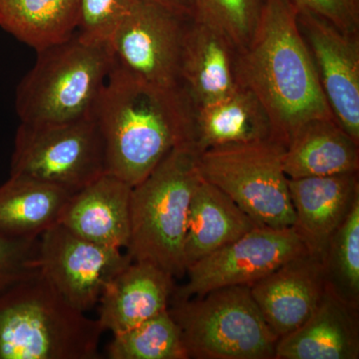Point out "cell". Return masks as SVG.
<instances>
[{"instance_id": "cell-18", "label": "cell", "mask_w": 359, "mask_h": 359, "mask_svg": "<svg viewBox=\"0 0 359 359\" xmlns=\"http://www.w3.org/2000/svg\"><path fill=\"white\" fill-rule=\"evenodd\" d=\"M236 55L237 50L223 34L188 21L180 76L194 107L216 102L237 88Z\"/></svg>"}, {"instance_id": "cell-25", "label": "cell", "mask_w": 359, "mask_h": 359, "mask_svg": "<svg viewBox=\"0 0 359 359\" xmlns=\"http://www.w3.org/2000/svg\"><path fill=\"white\" fill-rule=\"evenodd\" d=\"M321 263L328 289L359 308V200L330 237Z\"/></svg>"}, {"instance_id": "cell-23", "label": "cell", "mask_w": 359, "mask_h": 359, "mask_svg": "<svg viewBox=\"0 0 359 359\" xmlns=\"http://www.w3.org/2000/svg\"><path fill=\"white\" fill-rule=\"evenodd\" d=\"M79 0H0V28L41 50L76 32Z\"/></svg>"}, {"instance_id": "cell-16", "label": "cell", "mask_w": 359, "mask_h": 359, "mask_svg": "<svg viewBox=\"0 0 359 359\" xmlns=\"http://www.w3.org/2000/svg\"><path fill=\"white\" fill-rule=\"evenodd\" d=\"M131 191L128 184L105 173L70 196L59 224L90 242L126 250Z\"/></svg>"}, {"instance_id": "cell-24", "label": "cell", "mask_w": 359, "mask_h": 359, "mask_svg": "<svg viewBox=\"0 0 359 359\" xmlns=\"http://www.w3.org/2000/svg\"><path fill=\"white\" fill-rule=\"evenodd\" d=\"M106 354L110 359H189L169 309L127 332L113 334Z\"/></svg>"}, {"instance_id": "cell-17", "label": "cell", "mask_w": 359, "mask_h": 359, "mask_svg": "<svg viewBox=\"0 0 359 359\" xmlns=\"http://www.w3.org/2000/svg\"><path fill=\"white\" fill-rule=\"evenodd\" d=\"M358 309L327 287L311 318L278 339L275 359H358Z\"/></svg>"}, {"instance_id": "cell-12", "label": "cell", "mask_w": 359, "mask_h": 359, "mask_svg": "<svg viewBox=\"0 0 359 359\" xmlns=\"http://www.w3.org/2000/svg\"><path fill=\"white\" fill-rule=\"evenodd\" d=\"M299 27L335 121L359 143V33L299 11Z\"/></svg>"}, {"instance_id": "cell-2", "label": "cell", "mask_w": 359, "mask_h": 359, "mask_svg": "<svg viewBox=\"0 0 359 359\" xmlns=\"http://www.w3.org/2000/svg\"><path fill=\"white\" fill-rule=\"evenodd\" d=\"M235 69L238 84L263 104L273 138L285 146L306 122L334 118L292 0H264L252 37L237 52Z\"/></svg>"}, {"instance_id": "cell-8", "label": "cell", "mask_w": 359, "mask_h": 359, "mask_svg": "<svg viewBox=\"0 0 359 359\" xmlns=\"http://www.w3.org/2000/svg\"><path fill=\"white\" fill-rule=\"evenodd\" d=\"M106 173L102 135L91 114L56 124L20 123L9 176L56 187L70 195Z\"/></svg>"}, {"instance_id": "cell-9", "label": "cell", "mask_w": 359, "mask_h": 359, "mask_svg": "<svg viewBox=\"0 0 359 359\" xmlns=\"http://www.w3.org/2000/svg\"><path fill=\"white\" fill-rule=\"evenodd\" d=\"M306 252L308 248L294 226H256L189 266L188 282L176 287L172 297L187 299L221 287L252 285Z\"/></svg>"}, {"instance_id": "cell-14", "label": "cell", "mask_w": 359, "mask_h": 359, "mask_svg": "<svg viewBox=\"0 0 359 359\" xmlns=\"http://www.w3.org/2000/svg\"><path fill=\"white\" fill-rule=\"evenodd\" d=\"M297 230L311 254L323 256L328 241L359 200L358 173L289 179Z\"/></svg>"}, {"instance_id": "cell-5", "label": "cell", "mask_w": 359, "mask_h": 359, "mask_svg": "<svg viewBox=\"0 0 359 359\" xmlns=\"http://www.w3.org/2000/svg\"><path fill=\"white\" fill-rule=\"evenodd\" d=\"M36 53L15 90L20 123L56 124L91 114L114 62L109 46L87 43L75 32Z\"/></svg>"}, {"instance_id": "cell-1", "label": "cell", "mask_w": 359, "mask_h": 359, "mask_svg": "<svg viewBox=\"0 0 359 359\" xmlns=\"http://www.w3.org/2000/svg\"><path fill=\"white\" fill-rule=\"evenodd\" d=\"M93 115L102 135L106 173L131 187L173 149L194 146L195 107L183 86L151 83L115 62Z\"/></svg>"}, {"instance_id": "cell-27", "label": "cell", "mask_w": 359, "mask_h": 359, "mask_svg": "<svg viewBox=\"0 0 359 359\" xmlns=\"http://www.w3.org/2000/svg\"><path fill=\"white\" fill-rule=\"evenodd\" d=\"M140 0H79L76 34L90 44L107 45Z\"/></svg>"}, {"instance_id": "cell-26", "label": "cell", "mask_w": 359, "mask_h": 359, "mask_svg": "<svg viewBox=\"0 0 359 359\" xmlns=\"http://www.w3.org/2000/svg\"><path fill=\"white\" fill-rule=\"evenodd\" d=\"M190 20L223 34L236 50L248 44L264 0H188Z\"/></svg>"}, {"instance_id": "cell-28", "label": "cell", "mask_w": 359, "mask_h": 359, "mask_svg": "<svg viewBox=\"0 0 359 359\" xmlns=\"http://www.w3.org/2000/svg\"><path fill=\"white\" fill-rule=\"evenodd\" d=\"M39 238L0 233V295L39 273Z\"/></svg>"}, {"instance_id": "cell-20", "label": "cell", "mask_w": 359, "mask_h": 359, "mask_svg": "<svg viewBox=\"0 0 359 359\" xmlns=\"http://www.w3.org/2000/svg\"><path fill=\"white\" fill-rule=\"evenodd\" d=\"M283 170L289 179L358 173L359 143L334 118L311 120L285 146Z\"/></svg>"}, {"instance_id": "cell-3", "label": "cell", "mask_w": 359, "mask_h": 359, "mask_svg": "<svg viewBox=\"0 0 359 359\" xmlns=\"http://www.w3.org/2000/svg\"><path fill=\"white\" fill-rule=\"evenodd\" d=\"M103 332L40 271L0 295V359H98Z\"/></svg>"}, {"instance_id": "cell-6", "label": "cell", "mask_w": 359, "mask_h": 359, "mask_svg": "<svg viewBox=\"0 0 359 359\" xmlns=\"http://www.w3.org/2000/svg\"><path fill=\"white\" fill-rule=\"evenodd\" d=\"M169 313L181 330L189 359H275L278 339L250 285L174 299Z\"/></svg>"}, {"instance_id": "cell-7", "label": "cell", "mask_w": 359, "mask_h": 359, "mask_svg": "<svg viewBox=\"0 0 359 359\" xmlns=\"http://www.w3.org/2000/svg\"><path fill=\"white\" fill-rule=\"evenodd\" d=\"M285 152V146L273 138L219 146L199 153L198 172L259 226L290 228L295 217Z\"/></svg>"}, {"instance_id": "cell-15", "label": "cell", "mask_w": 359, "mask_h": 359, "mask_svg": "<svg viewBox=\"0 0 359 359\" xmlns=\"http://www.w3.org/2000/svg\"><path fill=\"white\" fill-rule=\"evenodd\" d=\"M175 289L173 276L164 269L133 261L104 290L97 320L104 332L122 334L167 311Z\"/></svg>"}, {"instance_id": "cell-13", "label": "cell", "mask_w": 359, "mask_h": 359, "mask_svg": "<svg viewBox=\"0 0 359 359\" xmlns=\"http://www.w3.org/2000/svg\"><path fill=\"white\" fill-rule=\"evenodd\" d=\"M327 289L321 257L306 252L250 285V294L278 339L311 318Z\"/></svg>"}, {"instance_id": "cell-11", "label": "cell", "mask_w": 359, "mask_h": 359, "mask_svg": "<svg viewBox=\"0 0 359 359\" xmlns=\"http://www.w3.org/2000/svg\"><path fill=\"white\" fill-rule=\"evenodd\" d=\"M189 20L154 1L140 0L110 40L114 62L151 83L182 86V52Z\"/></svg>"}, {"instance_id": "cell-30", "label": "cell", "mask_w": 359, "mask_h": 359, "mask_svg": "<svg viewBox=\"0 0 359 359\" xmlns=\"http://www.w3.org/2000/svg\"><path fill=\"white\" fill-rule=\"evenodd\" d=\"M165 8L169 9L172 13L178 14L186 20H190V7L188 0H151Z\"/></svg>"}, {"instance_id": "cell-22", "label": "cell", "mask_w": 359, "mask_h": 359, "mask_svg": "<svg viewBox=\"0 0 359 359\" xmlns=\"http://www.w3.org/2000/svg\"><path fill=\"white\" fill-rule=\"evenodd\" d=\"M70 194L56 187L20 176L0 185V233L39 238L59 224Z\"/></svg>"}, {"instance_id": "cell-4", "label": "cell", "mask_w": 359, "mask_h": 359, "mask_svg": "<svg viewBox=\"0 0 359 359\" xmlns=\"http://www.w3.org/2000/svg\"><path fill=\"white\" fill-rule=\"evenodd\" d=\"M198 155L193 145L175 148L132 187L125 250L133 261L154 264L174 278L186 276L184 243L191 199L201 178Z\"/></svg>"}, {"instance_id": "cell-21", "label": "cell", "mask_w": 359, "mask_h": 359, "mask_svg": "<svg viewBox=\"0 0 359 359\" xmlns=\"http://www.w3.org/2000/svg\"><path fill=\"white\" fill-rule=\"evenodd\" d=\"M271 138L273 127L263 104L241 85L216 102L195 108L194 147L198 153Z\"/></svg>"}, {"instance_id": "cell-29", "label": "cell", "mask_w": 359, "mask_h": 359, "mask_svg": "<svg viewBox=\"0 0 359 359\" xmlns=\"http://www.w3.org/2000/svg\"><path fill=\"white\" fill-rule=\"evenodd\" d=\"M299 11L323 18L344 32L359 33V0H292Z\"/></svg>"}, {"instance_id": "cell-10", "label": "cell", "mask_w": 359, "mask_h": 359, "mask_svg": "<svg viewBox=\"0 0 359 359\" xmlns=\"http://www.w3.org/2000/svg\"><path fill=\"white\" fill-rule=\"evenodd\" d=\"M132 262L126 250L90 242L60 224L39 237L40 273L84 313L98 304L108 283Z\"/></svg>"}, {"instance_id": "cell-19", "label": "cell", "mask_w": 359, "mask_h": 359, "mask_svg": "<svg viewBox=\"0 0 359 359\" xmlns=\"http://www.w3.org/2000/svg\"><path fill=\"white\" fill-rule=\"evenodd\" d=\"M259 226L221 189L200 178L187 219L184 243L186 271L203 257Z\"/></svg>"}]
</instances>
